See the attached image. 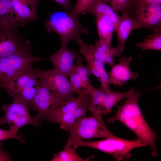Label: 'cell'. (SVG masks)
<instances>
[{"label": "cell", "instance_id": "obj_1", "mask_svg": "<svg viewBox=\"0 0 161 161\" xmlns=\"http://www.w3.org/2000/svg\"><path fill=\"white\" fill-rule=\"evenodd\" d=\"M141 92L134 88L124 103L118 107L115 114L108 119L107 122L112 124L116 121L123 123L131 130L138 139L145 143L152 150L153 157L158 155L156 147L158 137L145 120L138 104Z\"/></svg>", "mask_w": 161, "mask_h": 161}, {"label": "cell", "instance_id": "obj_2", "mask_svg": "<svg viewBox=\"0 0 161 161\" xmlns=\"http://www.w3.org/2000/svg\"><path fill=\"white\" fill-rule=\"evenodd\" d=\"M48 33L53 31L59 36L62 45L67 46L70 41H77L82 34H88V30L80 22L78 16L71 11H56L46 21Z\"/></svg>", "mask_w": 161, "mask_h": 161}, {"label": "cell", "instance_id": "obj_3", "mask_svg": "<svg viewBox=\"0 0 161 161\" xmlns=\"http://www.w3.org/2000/svg\"><path fill=\"white\" fill-rule=\"evenodd\" d=\"M147 145L138 138L129 140L116 136L99 140L84 141L80 140L74 142L73 145L77 148L86 146L109 154L117 161L130 159L132 155L131 151L133 149L147 146Z\"/></svg>", "mask_w": 161, "mask_h": 161}, {"label": "cell", "instance_id": "obj_4", "mask_svg": "<svg viewBox=\"0 0 161 161\" xmlns=\"http://www.w3.org/2000/svg\"><path fill=\"white\" fill-rule=\"evenodd\" d=\"M64 130L68 132L69 136L64 148L73 146L78 140L106 138L115 136L108 128L103 119H99L94 115L82 117Z\"/></svg>", "mask_w": 161, "mask_h": 161}, {"label": "cell", "instance_id": "obj_5", "mask_svg": "<svg viewBox=\"0 0 161 161\" xmlns=\"http://www.w3.org/2000/svg\"><path fill=\"white\" fill-rule=\"evenodd\" d=\"M36 68L27 69L12 80L0 85L12 97H20L30 104L34 99L40 83Z\"/></svg>", "mask_w": 161, "mask_h": 161}, {"label": "cell", "instance_id": "obj_6", "mask_svg": "<svg viewBox=\"0 0 161 161\" xmlns=\"http://www.w3.org/2000/svg\"><path fill=\"white\" fill-rule=\"evenodd\" d=\"M12 98L11 103H5L2 106L4 114L0 118V124H8L10 129L17 133L20 128L26 125L38 127L34 117L29 113L30 104L20 97Z\"/></svg>", "mask_w": 161, "mask_h": 161}, {"label": "cell", "instance_id": "obj_7", "mask_svg": "<svg viewBox=\"0 0 161 161\" xmlns=\"http://www.w3.org/2000/svg\"><path fill=\"white\" fill-rule=\"evenodd\" d=\"M31 50L0 58V85L9 82L43 58L34 56Z\"/></svg>", "mask_w": 161, "mask_h": 161}, {"label": "cell", "instance_id": "obj_8", "mask_svg": "<svg viewBox=\"0 0 161 161\" xmlns=\"http://www.w3.org/2000/svg\"><path fill=\"white\" fill-rule=\"evenodd\" d=\"M18 26H0V58L31 50L30 41L18 31Z\"/></svg>", "mask_w": 161, "mask_h": 161}, {"label": "cell", "instance_id": "obj_9", "mask_svg": "<svg viewBox=\"0 0 161 161\" xmlns=\"http://www.w3.org/2000/svg\"><path fill=\"white\" fill-rule=\"evenodd\" d=\"M65 100L40 80L35 95L30 104V108L37 112L34 117L38 125L45 120V117L48 112Z\"/></svg>", "mask_w": 161, "mask_h": 161}, {"label": "cell", "instance_id": "obj_10", "mask_svg": "<svg viewBox=\"0 0 161 161\" xmlns=\"http://www.w3.org/2000/svg\"><path fill=\"white\" fill-rule=\"evenodd\" d=\"M36 71L40 81L64 100L73 96L75 93L67 76L54 69L44 70L36 68Z\"/></svg>", "mask_w": 161, "mask_h": 161}, {"label": "cell", "instance_id": "obj_11", "mask_svg": "<svg viewBox=\"0 0 161 161\" xmlns=\"http://www.w3.org/2000/svg\"><path fill=\"white\" fill-rule=\"evenodd\" d=\"M77 42L79 46L80 53L87 62L86 66L91 75H94L100 82V88L106 92L109 90V77L105 69L104 64L95 59L91 55L85 45V41L81 38L79 39Z\"/></svg>", "mask_w": 161, "mask_h": 161}, {"label": "cell", "instance_id": "obj_12", "mask_svg": "<svg viewBox=\"0 0 161 161\" xmlns=\"http://www.w3.org/2000/svg\"><path fill=\"white\" fill-rule=\"evenodd\" d=\"M132 60L131 56L119 58L118 63L112 66L108 74L110 84L122 87L128 81L134 80L138 77V73L132 71L130 68Z\"/></svg>", "mask_w": 161, "mask_h": 161}, {"label": "cell", "instance_id": "obj_13", "mask_svg": "<svg viewBox=\"0 0 161 161\" xmlns=\"http://www.w3.org/2000/svg\"><path fill=\"white\" fill-rule=\"evenodd\" d=\"M78 55L76 50L69 49L67 46L62 45L59 49L49 58L54 69L68 76L72 71L74 61Z\"/></svg>", "mask_w": 161, "mask_h": 161}, {"label": "cell", "instance_id": "obj_14", "mask_svg": "<svg viewBox=\"0 0 161 161\" xmlns=\"http://www.w3.org/2000/svg\"><path fill=\"white\" fill-rule=\"evenodd\" d=\"M140 27L135 18L127 11L122 12L117 25L118 44L117 46L120 55L123 52L126 42L131 32Z\"/></svg>", "mask_w": 161, "mask_h": 161}, {"label": "cell", "instance_id": "obj_15", "mask_svg": "<svg viewBox=\"0 0 161 161\" xmlns=\"http://www.w3.org/2000/svg\"><path fill=\"white\" fill-rule=\"evenodd\" d=\"M18 25L39 19L36 14V3L28 0H11Z\"/></svg>", "mask_w": 161, "mask_h": 161}, {"label": "cell", "instance_id": "obj_16", "mask_svg": "<svg viewBox=\"0 0 161 161\" xmlns=\"http://www.w3.org/2000/svg\"><path fill=\"white\" fill-rule=\"evenodd\" d=\"M103 0H95L91 5L82 13H90L96 17L102 15H107L112 19L116 31L120 16L113 9L107 5Z\"/></svg>", "mask_w": 161, "mask_h": 161}, {"label": "cell", "instance_id": "obj_17", "mask_svg": "<svg viewBox=\"0 0 161 161\" xmlns=\"http://www.w3.org/2000/svg\"><path fill=\"white\" fill-rule=\"evenodd\" d=\"M97 31L100 39L106 41L111 46L114 27L110 17L102 15L96 18Z\"/></svg>", "mask_w": 161, "mask_h": 161}, {"label": "cell", "instance_id": "obj_18", "mask_svg": "<svg viewBox=\"0 0 161 161\" xmlns=\"http://www.w3.org/2000/svg\"><path fill=\"white\" fill-rule=\"evenodd\" d=\"M107 92L100 88L94 87L89 94V109L93 115L99 119H103L100 111Z\"/></svg>", "mask_w": 161, "mask_h": 161}, {"label": "cell", "instance_id": "obj_19", "mask_svg": "<svg viewBox=\"0 0 161 161\" xmlns=\"http://www.w3.org/2000/svg\"><path fill=\"white\" fill-rule=\"evenodd\" d=\"M134 88L131 87L126 92L111 91L107 92L106 95L101 109V113L108 115L110 113L112 107L123 99L127 98L132 92Z\"/></svg>", "mask_w": 161, "mask_h": 161}, {"label": "cell", "instance_id": "obj_20", "mask_svg": "<svg viewBox=\"0 0 161 161\" xmlns=\"http://www.w3.org/2000/svg\"><path fill=\"white\" fill-rule=\"evenodd\" d=\"M72 91L79 95L89 94L94 87L90 82L81 78L75 72H72L69 76Z\"/></svg>", "mask_w": 161, "mask_h": 161}, {"label": "cell", "instance_id": "obj_21", "mask_svg": "<svg viewBox=\"0 0 161 161\" xmlns=\"http://www.w3.org/2000/svg\"><path fill=\"white\" fill-rule=\"evenodd\" d=\"M133 16L140 28H151L154 30L161 28V15L137 13Z\"/></svg>", "mask_w": 161, "mask_h": 161}, {"label": "cell", "instance_id": "obj_22", "mask_svg": "<svg viewBox=\"0 0 161 161\" xmlns=\"http://www.w3.org/2000/svg\"><path fill=\"white\" fill-rule=\"evenodd\" d=\"M154 32L144 39V42L134 45L141 48L143 51L149 49L161 50V28L154 30Z\"/></svg>", "mask_w": 161, "mask_h": 161}, {"label": "cell", "instance_id": "obj_23", "mask_svg": "<svg viewBox=\"0 0 161 161\" xmlns=\"http://www.w3.org/2000/svg\"><path fill=\"white\" fill-rule=\"evenodd\" d=\"M78 148L75 146H70L64 148L55 153L51 159V161H88L93 158V155L86 159H83L77 154Z\"/></svg>", "mask_w": 161, "mask_h": 161}, {"label": "cell", "instance_id": "obj_24", "mask_svg": "<svg viewBox=\"0 0 161 161\" xmlns=\"http://www.w3.org/2000/svg\"><path fill=\"white\" fill-rule=\"evenodd\" d=\"M18 26L14 10L7 8L0 0V26Z\"/></svg>", "mask_w": 161, "mask_h": 161}, {"label": "cell", "instance_id": "obj_25", "mask_svg": "<svg viewBox=\"0 0 161 161\" xmlns=\"http://www.w3.org/2000/svg\"><path fill=\"white\" fill-rule=\"evenodd\" d=\"M72 72H75L83 79L90 81L89 78L92 75L88 67L83 65V58L81 57H77L76 63L74 64Z\"/></svg>", "mask_w": 161, "mask_h": 161}, {"label": "cell", "instance_id": "obj_26", "mask_svg": "<svg viewBox=\"0 0 161 161\" xmlns=\"http://www.w3.org/2000/svg\"><path fill=\"white\" fill-rule=\"evenodd\" d=\"M109 2L113 9L116 11L129 12L133 4V0H103Z\"/></svg>", "mask_w": 161, "mask_h": 161}, {"label": "cell", "instance_id": "obj_27", "mask_svg": "<svg viewBox=\"0 0 161 161\" xmlns=\"http://www.w3.org/2000/svg\"><path fill=\"white\" fill-rule=\"evenodd\" d=\"M23 137L10 129L9 130L0 129V141L9 139H16L23 143L25 140L22 138Z\"/></svg>", "mask_w": 161, "mask_h": 161}, {"label": "cell", "instance_id": "obj_28", "mask_svg": "<svg viewBox=\"0 0 161 161\" xmlns=\"http://www.w3.org/2000/svg\"><path fill=\"white\" fill-rule=\"evenodd\" d=\"M95 0H78L76 5L71 11L72 13L78 16L87 10Z\"/></svg>", "mask_w": 161, "mask_h": 161}, {"label": "cell", "instance_id": "obj_29", "mask_svg": "<svg viewBox=\"0 0 161 161\" xmlns=\"http://www.w3.org/2000/svg\"><path fill=\"white\" fill-rule=\"evenodd\" d=\"M154 4H161V0H133L132 7L135 9Z\"/></svg>", "mask_w": 161, "mask_h": 161}, {"label": "cell", "instance_id": "obj_30", "mask_svg": "<svg viewBox=\"0 0 161 161\" xmlns=\"http://www.w3.org/2000/svg\"><path fill=\"white\" fill-rule=\"evenodd\" d=\"M94 46L96 50L102 54H105L111 48V46L106 41L100 39L96 41Z\"/></svg>", "mask_w": 161, "mask_h": 161}, {"label": "cell", "instance_id": "obj_31", "mask_svg": "<svg viewBox=\"0 0 161 161\" xmlns=\"http://www.w3.org/2000/svg\"><path fill=\"white\" fill-rule=\"evenodd\" d=\"M89 110L88 104H84L77 108L73 112V114L77 120L82 117L86 116V113Z\"/></svg>", "mask_w": 161, "mask_h": 161}, {"label": "cell", "instance_id": "obj_32", "mask_svg": "<svg viewBox=\"0 0 161 161\" xmlns=\"http://www.w3.org/2000/svg\"><path fill=\"white\" fill-rule=\"evenodd\" d=\"M3 144L0 142V161H12L8 154L3 149Z\"/></svg>", "mask_w": 161, "mask_h": 161}, {"label": "cell", "instance_id": "obj_33", "mask_svg": "<svg viewBox=\"0 0 161 161\" xmlns=\"http://www.w3.org/2000/svg\"><path fill=\"white\" fill-rule=\"evenodd\" d=\"M60 4L66 10L71 9L72 7L70 0H54Z\"/></svg>", "mask_w": 161, "mask_h": 161}, {"label": "cell", "instance_id": "obj_34", "mask_svg": "<svg viewBox=\"0 0 161 161\" xmlns=\"http://www.w3.org/2000/svg\"><path fill=\"white\" fill-rule=\"evenodd\" d=\"M28 0L37 3L38 4L39 1L38 0Z\"/></svg>", "mask_w": 161, "mask_h": 161}]
</instances>
